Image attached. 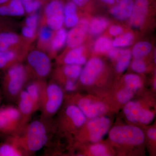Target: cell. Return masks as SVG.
Segmentation results:
<instances>
[{
	"label": "cell",
	"mask_w": 156,
	"mask_h": 156,
	"mask_svg": "<svg viewBox=\"0 0 156 156\" xmlns=\"http://www.w3.org/2000/svg\"><path fill=\"white\" fill-rule=\"evenodd\" d=\"M123 29L119 26H112L109 29V33L113 36L117 37L123 34Z\"/></svg>",
	"instance_id": "obj_39"
},
{
	"label": "cell",
	"mask_w": 156,
	"mask_h": 156,
	"mask_svg": "<svg viewBox=\"0 0 156 156\" xmlns=\"http://www.w3.org/2000/svg\"><path fill=\"white\" fill-rule=\"evenodd\" d=\"M54 132L53 119H46L40 117L38 119L30 121L17 136L29 156H34L48 145Z\"/></svg>",
	"instance_id": "obj_1"
},
{
	"label": "cell",
	"mask_w": 156,
	"mask_h": 156,
	"mask_svg": "<svg viewBox=\"0 0 156 156\" xmlns=\"http://www.w3.org/2000/svg\"><path fill=\"white\" fill-rule=\"evenodd\" d=\"M26 14L20 0H10L8 2L0 5L1 17H20Z\"/></svg>",
	"instance_id": "obj_18"
},
{
	"label": "cell",
	"mask_w": 156,
	"mask_h": 156,
	"mask_svg": "<svg viewBox=\"0 0 156 156\" xmlns=\"http://www.w3.org/2000/svg\"><path fill=\"white\" fill-rule=\"evenodd\" d=\"M89 22L86 19L79 20L77 24L67 32L66 43L70 48L81 46L89 29Z\"/></svg>",
	"instance_id": "obj_11"
},
{
	"label": "cell",
	"mask_w": 156,
	"mask_h": 156,
	"mask_svg": "<svg viewBox=\"0 0 156 156\" xmlns=\"http://www.w3.org/2000/svg\"><path fill=\"white\" fill-rule=\"evenodd\" d=\"M122 52V50L118 49V48H112L108 52V56L110 58L113 60H117L119 56Z\"/></svg>",
	"instance_id": "obj_40"
},
{
	"label": "cell",
	"mask_w": 156,
	"mask_h": 156,
	"mask_svg": "<svg viewBox=\"0 0 156 156\" xmlns=\"http://www.w3.org/2000/svg\"><path fill=\"white\" fill-rule=\"evenodd\" d=\"M2 73L0 86L3 97L9 102L16 103L20 92L31 81L25 65L22 62L16 63Z\"/></svg>",
	"instance_id": "obj_2"
},
{
	"label": "cell",
	"mask_w": 156,
	"mask_h": 156,
	"mask_svg": "<svg viewBox=\"0 0 156 156\" xmlns=\"http://www.w3.org/2000/svg\"><path fill=\"white\" fill-rule=\"evenodd\" d=\"M84 48L80 46L72 48L64 56L62 62L65 64H76L82 65L86 62V58L83 55Z\"/></svg>",
	"instance_id": "obj_23"
},
{
	"label": "cell",
	"mask_w": 156,
	"mask_h": 156,
	"mask_svg": "<svg viewBox=\"0 0 156 156\" xmlns=\"http://www.w3.org/2000/svg\"><path fill=\"white\" fill-rule=\"evenodd\" d=\"M2 26H1V23H0V33H1V32H3V31H2Z\"/></svg>",
	"instance_id": "obj_47"
},
{
	"label": "cell",
	"mask_w": 156,
	"mask_h": 156,
	"mask_svg": "<svg viewBox=\"0 0 156 156\" xmlns=\"http://www.w3.org/2000/svg\"><path fill=\"white\" fill-rule=\"evenodd\" d=\"M113 48L112 41L108 38L101 37L95 41L94 50L96 53H104L108 52Z\"/></svg>",
	"instance_id": "obj_30"
},
{
	"label": "cell",
	"mask_w": 156,
	"mask_h": 156,
	"mask_svg": "<svg viewBox=\"0 0 156 156\" xmlns=\"http://www.w3.org/2000/svg\"><path fill=\"white\" fill-rule=\"evenodd\" d=\"M26 55L17 49L0 50V72H3L13 65L22 62Z\"/></svg>",
	"instance_id": "obj_14"
},
{
	"label": "cell",
	"mask_w": 156,
	"mask_h": 156,
	"mask_svg": "<svg viewBox=\"0 0 156 156\" xmlns=\"http://www.w3.org/2000/svg\"><path fill=\"white\" fill-rule=\"evenodd\" d=\"M64 112L72 119L77 128L83 126L86 122V116L79 107L73 104L67 105Z\"/></svg>",
	"instance_id": "obj_24"
},
{
	"label": "cell",
	"mask_w": 156,
	"mask_h": 156,
	"mask_svg": "<svg viewBox=\"0 0 156 156\" xmlns=\"http://www.w3.org/2000/svg\"><path fill=\"white\" fill-rule=\"evenodd\" d=\"M46 4L44 9L45 25L54 31L62 28L64 25V5L62 0H50Z\"/></svg>",
	"instance_id": "obj_7"
},
{
	"label": "cell",
	"mask_w": 156,
	"mask_h": 156,
	"mask_svg": "<svg viewBox=\"0 0 156 156\" xmlns=\"http://www.w3.org/2000/svg\"><path fill=\"white\" fill-rule=\"evenodd\" d=\"M47 80H34L29 82L25 89L32 99L37 111L40 110Z\"/></svg>",
	"instance_id": "obj_16"
},
{
	"label": "cell",
	"mask_w": 156,
	"mask_h": 156,
	"mask_svg": "<svg viewBox=\"0 0 156 156\" xmlns=\"http://www.w3.org/2000/svg\"><path fill=\"white\" fill-rule=\"evenodd\" d=\"M103 62L99 58H91L82 69L80 78V81L85 85L93 83L103 68Z\"/></svg>",
	"instance_id": "obj_9"
},
{
	"label": "cell",
	"mask_w": 156,
	"mask_h": 156,
	"mask_svg": "<svg viewBox=\"0 0 156 156\" xmlns=\"http://www.w3.org/2000/svg\"><path fill=\"white\" fill-rule=\"evenodd\" d=\"M136 91L127 87L120 90L117 95V99L121 103L128 102L134 96Z\"/></svg>",
	"instance_id": "obj_33"
},
{
	"label": "cell",
	"mask_w": 156,
	"mask_h": 156,
	"mask_svg": "<svg viewBox=\"0 0 156 156\" xmlns=\"http://www.w3.org/2000/svg\"><path fill=\"white\" fill-rule=\"evenodd\" d=\"M26 13L29 14L37 12L41 7L43 3L41 0H20Z\"/></svg>",
	"instance_id": "obj_32"
},
{
	"label": "cell",
	"mask_w": 156,
	"mask_h": 156,
	"mask_svg": "<svg viewBox=\"0 0 156 156\" xmlns=\"http://www.w3.org/2000/svg\"><path fill=\"white\" fill-rule=\"evenodd\" d=\"M110 125V120L105 117H95L89 121L87 128L91 141L97 142L102 139L108 131Z\"/></svg>",
	"instance_id": "obj_10"
},
{
	"label": "cell",
	"mask_w": 156,
	"mask_h": 156,
	"mask_svg": "<svg viewBox=\"0 0 156 156\" xmlns=\"http://www.w3.org/2000/svg\"><path fill=\"white\" fill-rule=\"evenodd\" d=\"M108 21L106 18L97 17L91 20L89 26V32L93 35H98L103 33L108 25Z\"/></svg>",
	"instance_id": "obj_26"
},
{
	"label": "cell",
	"mask_w": 156,
	"mask_h": 156,
	"mask_svg": "<svg viewBox=\"0 0 156 156\" xmlns=\"http://www.w3.org/2000/svg\"><path fill=\"white\" fill-rule=\"evenodd\" d=\"M77 6L72 1L67 2L64 5V24L68 28H72L79 22Z\"/></svg>",
	"instance_id": "obj_20"
},
{
	"label": "cell",
	"mask_w": 156,
	"mask_h": 156,
	"mask_svg": "<svg viewBox=\"0 0 156 156\" xmlns=\"http://www.w3.org/2000/svg\"><path fill=\"white\" fill-rule=\"evenodd\" d=\"M101 1L107 5H112L114 4L116 0H101Z\"/></svg>",
	"instance_id": "obj_44"
},
{
	"label": "cell",
	"mask_w": 156,
	"mask_h": 156,
	"mask_svg": "<svg viewBox=\"0 0 156 156\" xmlns=\"http://www.w3.org/2000/svg\"><path fill=\"white\" fill-rule=\"evenodd\" d=\"M131 67L134 71L138 73H144L146 70V66L141 58H135L131 64Z\"/></svg>",
	"instance_id": "obj_36"
},
{
	"label": "cell",
	"mask_w": 156,
	"mask_h": 156,
	"mask_svg": "<svg viewBox=\"0 0 156 156\" xmlns=\"http://www.w3.org/2000/svg\"><path fill=\"white\" fill-rule=\"evenodd\" d=\"M76 86L74 80H68L65 83L64 89L67 92H72L76 90Z\"/></svg>",
	"instance_id": "obj_41"
},
{
	"label": "cell",
	"mask_w": 156,
	"mask_h": 156,
	"mask_svg": "<svg viewBox=\"0 0 156 156\" xmlns=\"http://www.w3.org/2000/svg\"><path fill=\"white\" fill-rule=\"evenodd\" d=\"M126 87L134 89L135 91L140 88L141 85L140 78L136 75L129 74L127 75L125 77Z\"/></svg>",
	"instance_id": "obj_34"
},
{
	"label": "cell",
	"mask_w": 156,
	"mask_h": 156,
	"mask_svg": "<svg viewBox=\"0 0 156 156\" xmlns=\"http://www.w3.org/2000/svg\"><path fill=\"white\" fill-rule=\"evenodd\" d=\"M54 31L48 26L43 25L40 28L38 33V47L41 50L49 49L50 42L54 34Z\"/></svg>",
	"instance_id": "obj_25"
},
{
	"label": "cell",
	"mask_w": 156,
	"mask_h": 156,
	"mask_svg": "<svg viewBox=\"0 0 156 156\" xmlns=\"http://www.w3.org/2000/svg\"><path fill=\"white\" fill-rule=\"evenodd\" d=\"M89 0H71L77 6V7H81L87 4Z\"/></svg>",
	"instance_id": "obj_43"
},
{
	"label": "cell",
	"mask_w": 156,
	"mask_h": 156,
	"mask_svg": "<svg viewBox=\"0 0 156 156\" xmlns=\"http://www.w3.org/2000/svg\"><path fill=\"white\" fill-rule=\"evenodd\" d=\"M3 98L2 93V89H1V86H0V106H1V103H2Z\"/></svg>",
	"instance_id": "obj_45"
},
{
	"label": "cell",
	"mask_w": 156,
	"mask_h": 156,
	"mask_svg": "<svg viewBox=\"0 0 156 156\" xmlns=\"http://www.w3.org/2000/svg\"><path fill=\"white\" fill-rule=\"evenodd\" d=\"M134 2V0H119L110 9V13L116 19L126 20L131 17Z\"/></svg>",
	"instance_id": "obj_17"
},
{
	"label": "cell",
	"mask_w": 156,
	"mask_h": 156,
	"mask_svg": "<svg viewBox=\"0 0 156 156\" xmlns=\"http://www.w3.org/2000/svg\"><path fill=\"white\" fill-rule=\"evenodd\" d=\"M25 65L31 80H47L52 72V63L48 54L41 50L30 51L25 57Z\"/></svg>",
	"instance_id": "obj_4"
},
{
	"label": "cell",
	"mask_w": 156,
	"mask_h": 156,
	"mask_svg": "<svg viewBox=\"0 0 156 156\" xmlns=\"http://www.w3.org/2000/svg\"><path fill=\"white\" fill-rule=\"evenodd\" d=\"M64 98L61 86L54 80L47 82L40 107V117L52 119L62 105Z\"/></svg>",
	"instance_id": "obj_3"
},
{
	"label": "cell",
	"mask_w": 156,
	"mask_h": 156,
	"mask_svg": "<svg viewBox=\"0 0 156 156\" xmlns=\"http://www.w3.org/2000/svg\"><path fill=\"white\" fill-rule=\"evenodd\" d=\"M83 113L86 117L94 118L103 114L106 107L103 103L93 102L87 98H82L78 101L75 105Z\"/></svg>",
	"instance_id": "obj_15"
},
{
	"label": "cell",
	"mask_w": 156,
	"mask_h": 156,
	"mask_svg": "<svg viewBox=\"0 0 156 156\" xmlns=\"http://www.w3.org/2000/svg\"><path fill=\"white\" fill-rule=\"evenodd\" d=\"M0 143V156H30L20 141L19 136L5 135Z\"/></svg>",
	"instance_id": "obj_8"
},
{
	"label": "cell",
	"mask_w": 156,
	"mask_h": 156,
	"mask_svg": "<svg viewBox=\"0 0 156 156\" xmlns=\"http://www.w3.org/2000/svg\"><path fill=\"white\" fill-rule=\"evenodd\" d=\"M39 14L37 12L29 14L25 20L24 25L29 28L37 31L38 25Z\"/></svg>",
	"instance_id": "obj_35"
},
{
	"label": "cell",
	"mask_w": 156,
	"mask_h": 156,
	"mask_svg": "<svg viewBox=\"0 0 156 156\" xmlns=\"http://www.w3.org/2000/svg\"><path fill=\"white\" fill-rule=\"evenodd\" d=\"M55 31L49 46L48 55L50 58L63 47L67 39V32L65 29L62 27Z\"/></svg>",
	"instance_id": "obj_22"
},
{
	"label": "cell",
	"mask_w": 156,
	"mask_h": 156,
	"mask_svg": "<svg viewBox=\"0 0 156 156\" xmlns=\"http://www.w3.org/2000/svg\"><path fill=\"white\" fill-rule=\"evenodd\" d=\"M82 69L80 65L76 64H65L62 69V74L65 77V82L68 80L75 81L79 78Z\"/></svg>",
	"instance_id": "obj_28"
},
{
	"label": "cell",
	"mask_w": 156,
	"mask_h": 156,
	"mask_svg": "<svg viewBox=\"0 0 156 156\" xmlns=\"http://www.w3.org/2000/svg\"><path fill=\"white\" fill-rule=\"evenodd\" d=\"M22 35L24 39L27 40H32L36 35L37 31L29 28L27 27L24 25L21 29Z\"/></svg>",
	"instance_id": "obj_38"
},
{
	"label": "cell",
	"mask_w": 156,
	"mask_h": 156,
	"mask_svg": "<svg viewBox=\"0 0 156 156\" xmlns=\"http://www.w3.org/2000/svg\"><path fill=\"white\" fill-rule=\"evenodd\" d=\"M16 104L23 120L26 123H28L32 115L37 110L32 99L25 89L20 92Z\"/></svg>",
	"instance_id": "obj_12"
},
{
	"label": "cell",
	"mask_w": 156,
	"mask_h": 156,
	"mask_svg": "<svg viewBox=\"0 0 156 156\" xmlns=\"http://www.w3.org/2000/svg\"><path fill=\"white\" fill-rule=\"evenodd\" d=\"M27 124L17 106H0V134L5 136L19 135Z\"/></svg>",
	"instance_id": "obj_5"
},
{
	"label": "cell",
	"mask_w": 156,
	"mask_h": 156,
	"mask_svg": "<svg viewBox=\"0 0 156 156\" xmlns=\"http://www.w3.org/2000/svg\"><path fill=\"white\" fill-rule=\"evenodd\" d=\"M154 88H155V89H156V81H154Z\"/></svg>",
	"instance_id": "obj_48"
},
{
	"label": "cell",
	"mask_w": 156,
	"mask_h": 156,
	"mask_svg": "<svg viewBox=\"0 0 156 156\" xmlns=\"http://www.w3.org/2000/svg\"><path fill=\"white\" fill-rule=\"evenodd\" d=\"M41 1L43 3V4L44 3H46L48 2V1H50V0H41Z\"/></svg>",
	"instance_id": "obj_46"
},
{
	"label": "cell",
	"mask_w": 156,
	"mask_h": 156,
	"mask_svg": "<svg viewBox=\"0 0 156 156\" xmlns=\"http://www.w3.org/2000/svg\"><path fill=\"white\" fill-rule=\"evenodd\" d=\"M149 0H135L132 13L130 18V24L135 28L143 25L148 10Z\"/></svg>",
	"instance_id": "obj_13"
},
{
	"label": "cell",
	"mask_w": 156,
	"mask_h": 156,
	"mask_svg": "<svg viewBox=\"0 0 156 156\" xmlns=\"http://www.w3.org/2000/svg\"><path fill=\"white\" fill-rule=\"evenodd\" d=\"M21 41V37L15 33L2 32L0 33V50L17 49Z\"/></svg>",
	"instance_id": "obj_21"
},
{
	"label": "cell",
	"mask_w": 156,
	"mask_h": 156,
	"mask_svg": "<svg viewBox=\"0 0 156 156\" xmlns=\"http://www.w3.org/2000/svg\"><path fill=\"white\" fill-rule=\"evenodd\" d=\"M145 111L138 102L135 101H128L124 108V113L126 118L128 121L132 122H140Z\"/></svg>",
	"instance_id": "obj_19"
},
{
	"label": "cell",
	"mask_w": 156,
	"mask_h": 156,
	"mask_svg": "<svg viewBox=\"0 0 156 156\" xmlns=\"http://www.w3.org/2000/svg\"><path fill=\"white\" fill-rule=\"evenodd\" d=\"M90 151L93 155L95 156H108L106 147L101 144H96L90 147Z\"/></svg>",
	"instance_id": "obj_37"
},
{
	"label": "cell",
	"mask_w": 156,
	"mask_h": 156,
	"mask_svg": "<svg viewBox=\"0 0 156 156\" xmlns=\"http://www.w3.org/2000/svg\"><path fill=\"white\" fill-rule=\"evenodd\" d=\"M131 55L132 54L130 50H122L121 54L117 59L116 70L117 72H124L128 68L130 64Z\"/></svg>",
	"instance_id": "obj_27"
},
{
	"label": "cell",
	"mask_w": 156,
	"mask_h": 156,
	"mask_svg": "<svg viewBox=\"0 0 156 156\" xmlns=\"http://www.w3.org/2000/svg\"><path fill=\"white\" fill-rule=\"evenodd\" d=\"M134 35L130 32L122 34L116 37L112 41L113 48H122L128 47L132 44Z\"/></svg>",
	"instance_id": "obj_31"
},
{
	"label": "cell",
	"mask_w": 156,
	"mask_h": 156,
	"mask_svg": "<svg viewBox=\"0 0 156 156\" xmlns=\"http://www.w3.org/2000/svg\"><path fill=\"white\" fill-rule=\"evenodd\" d=\"M109 137L114 142L132 145H139L144 140V135L142 130L131 126L114 127L110 132Z\"/></svg>",
	"instance_id": "obj_6"
},
{
	"label": "cell",
	"mask_w": 156,
	"mask_h": 156,
	"mask_svg": "<svg viewBox=\"0 0 156 156\" xmlns=\"http://www.w3.org/2000/svg\"><path fill=\"white\" fill-rule=\"evenodd\" d=\"M152 48V45L149 42H138L133 47L131 54L135 58H142L150 53Z\"/></svg>",
	"instance_id": "obj_29"
},
{
	"label": "cell",
	"mask_w": 156,
	"mask_h": 156,
	"mask_svg": "<svg viewBox=\"0 0 156 156\" xmlns=\"http://www.w3.org/2000/svg\"><path fill=\"white\" fill-rule=\"evenodd\" d=\"M147 135L150 139L153 140L156 139V130L155 128H151L147 132Z\"/></svg>",
	"instance_id": "obj_42"
}]
</instances>
